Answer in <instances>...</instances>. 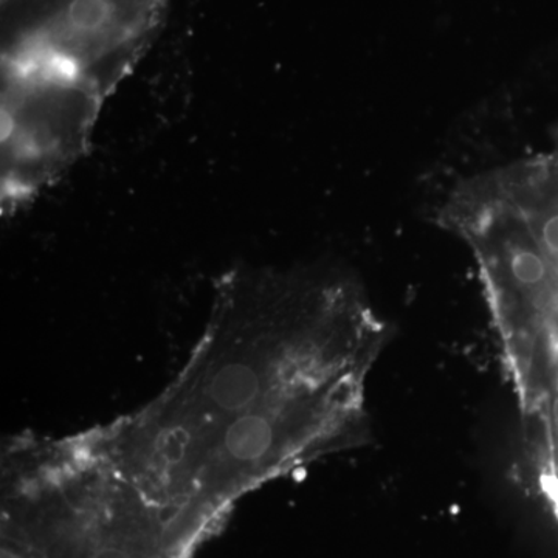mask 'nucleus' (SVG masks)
<instances>
[{
    "instance_id": "f03ea898",
    "label": "nucleus",
    "mask_w": 558,
    "mask_h": 558,
    "mask_svg": "<svg viewBox=\"0 0 558 558\" xmlns=\"http://www.w3.org/2000/svg\"><path fill=\"white\" fill-rule=\"evenodd\" d=\"M0 84V208L13 215L86 154L106 100L24 76Z\"/></svg>"
},
{
    "instance_id": "7ed1b4c3",
    "label": "nucleus",
    "mask_w": 558,
    "mask_h": 558,
    "mask_svg": "<svg viewBox=\"0 0 558 558\" xmlns=\"http://www.w3.org/2000/svg\"><path fill=\"white\" fill-rule=\"evenodd\" d=\"M554 417H556V421L558 422V398L556 399V402H554Z\"/></svg>"
},
{
    "instance_id": "f257e3e1",
    "label": "nucleus",
    "mask_w": 558,
    "mask_h": 558,
    "mask_svg": "<svg viewBox=\"0 0 558 558\" xmlns=\"http://www.w3.org/2000/svg\"><path fill=\"white\" fill-rule=\"evenodd\" d=\"M167 16V0H2L0 72L108 100Z\"/></svg>"
},
{
    "instance_id": "20e7f679",
    "label": "nucleus",
    "mask_w": 558,
    "mask_h": 558,
    "mask_svg": "<svg viewBox=\"0 0 558 558\" xmlns=\"http://www.w3.org/2000/svg\"><path fill=\"white\" fill-rule=\"evenodd\" d=\"M556 388H557V392H558V377H557V381H556Z\"/></svg>"
}]
</instances>
